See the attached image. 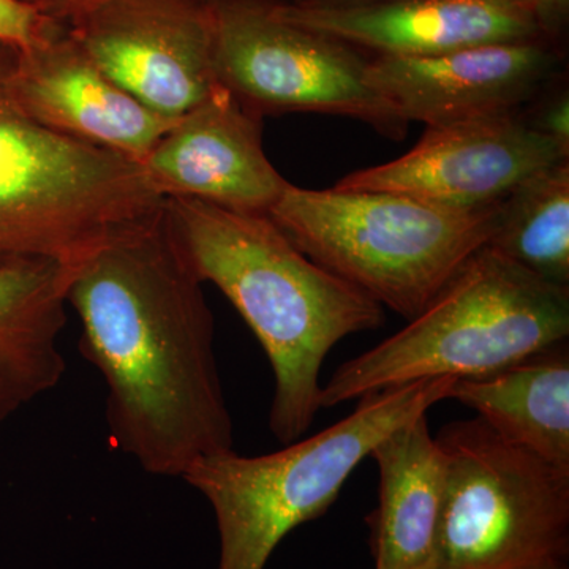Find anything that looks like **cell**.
I'll return each instance as SVG.
<instances>
[{
	"label": "cell",
	"instance_id": "1",
	"mask_svg": "<svg viewBox=\"0 0 569 569\" xmlns=\"http://www.w3.org/2000/svg\"><path fill=\"white\" fill-rule=\"evenodd\" d=\"M67 305L81 323V353L107 385L116 449L173 478L234 449L212 312L164 206L73 268Z\"/></svg>",
	"mask_w": 569,
	"mask_h": 569
},
{
	"label": "cell",
	"instance_id": "2",
	"mask_svg": "<svg viewBox=\"0 0 569 569\" xmlns=\"http://www.w3.org/2000/svg\"><path fill=\"white\" fill-rule=\"evenodd\" d=\"M176 244L201 283L216 284L257 337L274 373L269 430L299 440L320 408V373L332 348L373 331L383 307L313 263L268 213L167 198Z\"/></svg>",
	"mask_w": 569,
	"mask_h": 569
},
{
	"label": "cell",
	"instance_id": "3",
	"mask_svg": "<svg viewBox=\"0 0 569 569\" xmlns=\"http://www.w3.org/2000/svg\"><path fill=\"white\" fill-rule=\"evenodd\" d=\"M568 336L569 288L486 246L407 328L343 362L321 388L320 408L430 378L489 376Z\"/></svg>",
	"mask_w": 569,
	"mask_h": 569
},
{
	"label": "cell",
	"instance_id": "4",
	"mask_svg": "<svg viewBox=\"0 0 569 569\" xmlns=\"http://www.w3.org/2000/svg\"><path fill=\"white\" fill-rule=\"evenodd\" d=\"M18 48L0 43V263L73 269L116 234L162 212L141 164L48 129L14 89Z\"/></svg>",
	"mask_w": 569,
	"mask_h": 569
},
{
	"label": "cell",
	"instance_id": "5",
	"mask_svg": "<svg viewBox=\"0 0 569 569\" xmlns=\"http://www.w3.org/2000/svg\"><path fill=\"white\" fill-rule=\"evenodd\" d=\"M455 380L430 378L361 397L342 421L271 455L241 456L231 449L190 467L183 481L216 516L217 569H264L291 531L336 503L378 441L449 399Z\"/></svg>",
	"mask_w": 569,
	"mask_h": 569
},
{
	"label": "cell",
	"instance_id": "6",
	"mask_svg": "<svg viewBox=\"0 0 569 569\" xmlns=\"http://www.w3.org/2000/svg\"><path fill=\"white\" fill-rule=\"evenodd\" d=\"M498 206L459 212L403 194L288 182L268 216L313 263L410 321L489 244Z\"/></svg>",
	"mask_w": 569,
	"mask_h": 569
},
{
	"label": "cell",
	"instance_id": "7",
	"mask_svg": "<svg viewBox=\"0 0 569 569\" xmlns=\"http://www.w3.org/2000/svg\"><path fill=\"white\" fill-rule=\"evenodd\" d=\"M436 438L447 489L432 569H569V468L478 417Z\"/></svg>",
	"mask_w": 569,
	"mask_h": 569
},
{
	"label": "cell",
	"instance_id": "8",
	"mask_svg": "<svg viewBox=\"0 0 569 569\" xmlns=\"http://www.w3.org/2000/svg\"><path fill=\"white\" fill-rule=\"evenodd\" d=\"M212 14L217 81L250 111L346 116L406 137L408 122L367 81L366 52L284 20L274 0H217Z\"/></svg>",
	"mask_w": 569,
	"mask_h": 569
},
{
	"label": "cell",
	"instance_id": "9",
	"mask_svg": "<svg viewBox=\"0 0 569 569\" xmlns=\"http://www.w3.org/2000/svg\"><path fill=\"white\" fill-rule=\"evenodd\" d=\"M523 111L426 127L406 156L347 174L335 187L459 212L496 208L535 174L569 160V149L533 129Z\"/></svg>",
	"mask_w": 569,
	"mask_h": 569
},
{
	"label": "cell",
	"instance_id": "10",
	"mask_svg": "<svg viewBox=\"0 0 569 569\" xmlns=\"http://www.w3.org/2000/svg\"><path fill=\"white\" fill-rule=\"evenodd\" d=\"M67 29L108 78L164 118H181L219 86L211 0H99Z\"/></svg>",
	"mask_w": 569,
	"mask_h": 569
},
{
	"label": "cell",
	"instance_id": "11",
	"mask_svg": "<svg viewBox=\"0 0 569 569\" xmlns=\"http://www.w3.org/2000/svg\"><path fill=\"white\" fill-rule=\"evenodd\" d=\"M565 52L531 40L422 58L370 56L367 81L403 121L449 126L527 110L560 80Z\"/></svg>",
	"mask_w": 569,
	"mask_h": 569
},
{
	"label": "cell",
	"instance_id": "12",
	"mask_svg": "<svg viewBox=\"0 0 569 569\" xmlns=\"http://www.w3.org/2000/svg\"><path fill=\"white\" fill-rule=\"evenodd\" d=\"M153 190L231 209L268 213L288 182L266 157L261 116L216 89L160 138L141 162Z\"/></svg>",
	"mask_w": 569,
	"mask_h": 569
},
{
	"label": "cell",
	"instance_id": "13",
	"mask_svg": "<svg viewBox=\"0 0 569 569\" xmlns=\"http://www.w3.org/2000/svg\"><path fill=\"white\" fill-rule=\"evenodd\" d=\"M274 9L284 20L369 56L422 58L481 44L549 40L526 0H389L337 9L274 0Z\"/></svg>",
	"mask_w": 569,
	"mask_h": 569
},
{
	"label": "cell",
	"instance_id": "14",
	"mask_svg": "<svg viewBox=\"0 0 569 569\" xmlns=\"http://www.w3.org/2000/svg\"><path fill=\"white\" fill-rule=\"evenodd\" d=\"M14 89L22 107L48 129L140 164L178 121L152 111L108 78L66 24L18 52Z\"/></svg>",
	"mask_w": 569,
	"mask_h": 569
},
{
	"label": "cell",
	"instance_id": "15",
	"mask_svg": "<svg viewBox=\"0 0 569 569\" xmlns=\"http://www.w3.org/2000/svg\"><path fill=\"white\" fill-rule=\"evenodd\" d=\"M378 507L366 518L373 569H432L447 489V466L427 413L378 441Z\"/></svg>",
	"mask_w": 569,
	"mask_h": 569
},
{
	"label": "cell",
	"instance_id": "16",
	"mask_svg": "<svg viewBox=\"0 0 569 569\" xmlns=\"http://www.w3.org/2000/svg\"><path fill=\"white\" fill-rule=\"evenodd\" d=\"M71 271L48 260L0 263V427L61 383Z\"/></svg>",
	"mask_w": 569,
	"mask_h": 569
},
{
	"label": "cell",
	"instance_id": "17",
	"mask_svg": "<svg viewBox=\"0 0 569 569\" xmlns=\"http://www.w3.org/2000/svg\"><path fill=\"white\" fill-rule=\"evenodd\" d=\"M449 399L512 443L569 468L568 340L489 376L456 378Z\"/></svg>",
	"mask_w": 569,
	"mask_h": 569
},
{
	"label": "cell",
	"instance_id": "18",
	"mask_svg": "<svg viewBox=\"0 0 569 569\" xmlns=\"http://www.w3.org/2000/svg\"><path fill=\"white\" fill-rule=\"evenodd\" d=\"M488 247L569 288V160L535 174L501 201Z\"/></svg>",
	"mask_w": 569,
	"mask_h": 569
},
{
	"label": "cell",
	"instance_id": "19",
	"mask_svg": "<svg viewBox=\"0 0 569 569\" xmlns=\"http://www.w3.org/2000/svg\"><path fill=\"white\" fill-rule=\"evenodd\" d=\"M59 24L21 0H0V43L28 51L47 40Z\"/></svg>",
	"mask_w": 569,
	"mask_h": 569
},
{
	"label": "cell",
	"instance_id": "20",
	"mask_svg": "<svg viewBox=\"0 0 569 569\" xmlns=\"http://www.w3.org/2000/svg\"><path fill=\"white\" fill-rule=\"evenodd\" d=\"M523 112L533 129L569 149L568 89H559L552 93L549 89Z\"/></svg>",
	"mask_w": 569,
	"mask_h": 569
},
{
	"label": "cell",
	"instance_id": "21",
	"mask_svg": "<svg viewBox=\"0 0 569 569\" xmlns=\"http://www.w3.org/2000/svg\"><path fill=\"white\" fill-rule=\"evenodd\" d=\"M549 40L567 48L569 0H526Z\"/></svg>",
	"mask_w": 569,
	"mask_h": 569
},
{
	"label": "cell",
	"instance_id": "22",
	"mask_svg": "<svg viewBox=\"0 0 569 569\" xmlns=\"http://www.w3.org/2000/svg\"><path fill=\"white\" fill-rule=\"evenodd\" d=\"M21 2L32 7L44 18L67 26L91 10L99 0H21Z\"/></svg>",
	"mask_w": 569,
	"mask_h": 569
},
{
	"label": "cell",
	"instance_id": "23",
	"mask_svg": "<svg viewBox=\"0 0 569 569\" xmlns=\"http://www.w3.org/2000/svg\"><path fill=\"white\" fill-rule=\"evenodd\" d=\"M295 6L312 9H337V7L366 6V3L389 2V0H288Z\"/></svg>",
	"mask_w": 569,
	"mask_h": 569
},
{
	"label": "cell",
	"instance_id": "24",
	"mask_svg": "<svg viewBox=\"0 0 569 569\" xmlns=\"http://www.w3.org/2000/svg\"><path fill=\"white\" fill-rule=\"evenodd\" d=\"M211 2H217V0H211Z\"/></svg>",
	"mask_w": 569,
	"mask_h": 569
}]
</instances>
